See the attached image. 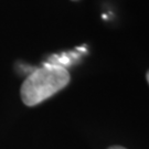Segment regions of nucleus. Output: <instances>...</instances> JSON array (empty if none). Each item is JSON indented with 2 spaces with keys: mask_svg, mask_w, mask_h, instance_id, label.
Instances as JSON below:
<instances>
[{
  "mask_svg": "<svg viewBox=\"0 0 149 149\" xmlns=\"http://www.w3.org/2000/svg\"><path fill=\"white\" fill-rule=\"evenodd\" d=\"M108 149H126V148H124L122 146H112V147H109Z\"/></svg>",
  "mask_w": 149,
  "mask_h": 149,
  "instance_id": "nucleus-2",
  "label": "nucleus"
},
{
  "mask_svg": "<svg viewBox=\"0 0 149 149\" xmlns=\"http://www.w3.org/2000/svg\"><path fill=\"white\" fill-rule=\"evenodd\" d=\"M74 1H75V0H74Z\"/></svg>",
  "mask_w": 149,
  "mask_h": 149,
  "instance_id": "nucleus-4",
  "label": "nucleus"
},
{
  "mask_svg": "<svg viewBox=\"0 0 149 149\" xmlns=\"http://www.w3.org/2000/svg\"><path fill=\"white\" fill-rule=\"evenodd\" d=\"M147 81H148V83H149V71L147 72Z\"/></svg>",
  "mask_w": 149,
  "mask_h": 149,
  "instance_id": "nucleus-3",
  "label": "nucleus"
},
{
  "mask_svg": "<svg viewBox=\"0 0 149 149\" xmlns=\"http://www.w3.org/2000/svg\"><path fill=\"white\" fill-rule=\"evenodd\" d=\"M68 70L55 64H45L28 76L21 86V98L27 106H36L69 84Z\"/></svg>",
  "mask_w": 149,
  "mask_h": 149,
  "instance_id": "nucleus-1",
  "label": "nucleus"
}]
</instances>
